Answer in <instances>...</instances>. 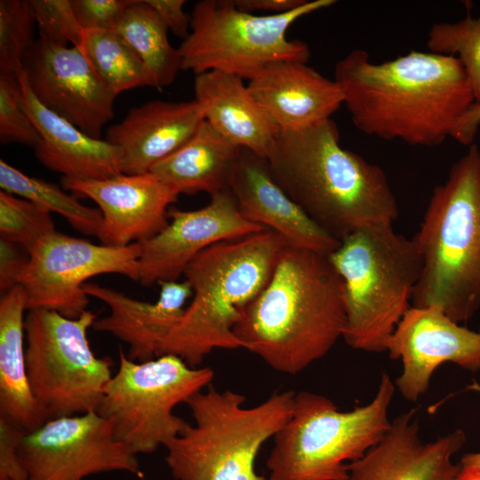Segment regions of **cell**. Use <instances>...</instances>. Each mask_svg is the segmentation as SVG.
<instances>
[{
  "label": "cell",
  "instance_id": "obj_1",
  "mask_svg": "<svg viewBox=\"0 0 480 480\" xmlns=\"http://www.w3.org/2000/svg\"><path fill=\"white\" fill-rule=\"evenodd\" d=\"M334 80L359 131L414 146L442 144L475 103L460 60L431 52L373 63L356 49L337 61Z\"/></svg>",
  "mask_w": 480,
  "mask_h": 480
},
{
  "label": "cell",
  "instance_id": "obj_2",
  "mask_svg": "<svg viewBox=\"0 0 480 480\" xmlns=\"http://www.w3.org/2000/svg\"><path fill=\"white\" fill-rule=\"evenodd\" d=\"M345 324L343 280L328 255L287 244L234 333L272 369L294 375L324 357Z\"/></svg>",
  "mask_w": 480,
  "mask_h": 480
},
{
  "label": "cell",
  "instance_id": "obj_3",
  "mask_svg": "<svg viewBox=\"0 0 480 480\" xmlns=\"http://www.w3.org/2000/svg\"><path fill=\"white\" fill-rule=\"evenodd\" d=\"M286 194L340 241L376 223H393L399 208L383 169L345 149L333 120L280 131L267 157Z\"/></svg>",
  "mask_w": 480,
  "mask_h": 480
},
{
  "label": "cell",
  "instance_id": "obj_4",
  "mask_svg": "<svg viewBox=\"0 0 480 480\" xmlns=\"http://www.w3.org/2000/svg\"><path fill=\"white\" fill-rule=\"evenodd\" d=\"M287 244L267 228L216 243L197 254L183 274L192 300L162 341L158 356L174 355L197 367L214 349L241 348L234 328L267 285Z\"/></svg>",
  "mask_w": 480,
  "mask_h": 480
},
{
  "label": "cell",
  "instance_id": "obj_5",
  "mask_svg": "<svg viewBox=\"0 0 480 480\" xmlns=\"http://www.w3.org/2000/svg\"><path fill=\"white\" fill-rule=\"evenodd\" d=\"M414 240L421 272L412 306L468 322L480 309V149L471 144L432 192Z\"/></svg>",
  "mask_w": 480,
  "mask_h": 480
},
{
  "label": "cell",
  "instance_id": "obj_6",
  "mask_svg": "<svg viewBox=\"0 0 480 480\" xmlns=\"http://www.w3.org/2000/svg\"><path fill=\"white\" fill-rule=\"evenodd\" d=\"M328 258L344 284L342 339L356 350L387 351L421 272L414 240L396 232L393 223L372 224L342 238Z\"/></svg>",
  "mask_w": 480,
  "mask_h": 480
},
{
  "label": "cell",
  "instance_id": "obj_7",
  "mask_svg": "<svg viewBox=\"0 0 480 480\" xmlns=\"http://www.w3.org/2000/svg\"><path fill=\"white\" fill-rule=\"evenodd\" d=\"M295 392L275 393L244 406L246 397L209 385L185 404L194 424L165 445L175 480H268L255 470L262 445L289 420Z\"/></svg>",
  "mask_w": 480,
  "mask_h": 480
},
{
  "label": "cell",
  "instance_id": "obj_8",
  "mask_svg": "<svg viewBox=\"0 0 480 480\" xmlns=\"http://www.w3.org/2000/svg\"><path fill=\"white\" fill-rule=\"evenodd\" d=\"M395 390L390 376L382 372L372 400L351 411H340L322 395L295 393L292 414L273 437L268 480H349L348 464L389 429Z\"/></svg>",
  "mask_w": 480,
  "mask_h": 480
},
{
  "label": "cell",
  "instance_id": "obj_9",
  "mask_svg": "<svg viewBox=\"0 0 480 480\" xmlns=\"http://www.w3.org/2000/svg\"><path fill=\"white\" fill-rule=\"evenodd\" d=\"M335 2L307 1L288 13L258 15L239 9L235 0L199 1L192 10L189 34L178 48L181 69L196 76L220 71L251 80L272 63H307L308 45L289 39L287 30L301 17Z\"/></svg>",
  "mask_w": 480,
  "mask_h": 480
},
{
  "label": "cell",
  "instance_id": "obj_10",
  "mask_svg": "<svg viewBox=\"0 0 480 480\" xmlns=\"http://www.w3.org/2000/svg\"><path fill=\"white\" fill-rule=\"evenodd\" d=\"M210 367H191L174 355L145 362L119 352V366L106 384L97 412L116 436L138 453H151L189 425L173 409L212 381Z\"/></svg>",
  "mask_w": 480,
  "mask_h": 480
},
{
  "label": "cell",
  "instance_id": "obj_11",
  "mask_svg": "<svg viewBox=\"0 0 480 480\" xmlns=\"http://www.w3.org/2000/svg\"><path fill=\"white\" fill-rule=\"evenodd\" d=\"M96 315L68 318L47 309L25 317L26 366L30 388L45 419L96 412L112 377V363L97 357L87 332Z\"/></svg>",
  "mask_w": 480,
  "mask_h": 480
},
{
  "label": "cell",
  "instance_id": "obj_12",
  "mask_svg": "<svg viewBox=\"0 0 480 480\" xmlns=\"http://www.w3.org/2000/svg\"><path fill=\"white\" fill-rule=\"evenodd\" d=\"M140 243L124 247L95 244L54 231L28 254L17 279L27 309H47L76 318L87 309L84 284L93 276L120 274L138 282Z\"/></svg>",
  "mask_w": 480,
  "mask_h": 480
},
{
  "label": "cell",
  "instance_id": "obj_13",
  "mask_svg": "<svg viewBox=\"0 0 480 480\" xmlns=\"http://www.w3.org/2000/svg\"><path fill=\"white\" fill-rule=\"evenodd\" d=\"M136 455L97 412L49 420L19 447L28 480H83L112 471L141 476Z\"/></svg>",
  "mask_w": 480,
  "mask_h": 480
},
{
  "label": "cell",
  "instance_id": "obj_14",
  "mask_svg": "<svg viewBox=\"0 0 480 480\" xmlns=\"http://www.w3.org/2000/svg\"><path fill=\"white\" fill-rule=\"evenodd\" d=\"M22 72L36 99L84 133L101 139L114 116L116 94L75 46L38 37L27 50Z\"/></svg>",
  "mask_w": 480,
  "mask_h": 480
},
{
  "label": "cell",
  "instance_id": "obj_15",
  "mask_svg": "<svg viewBox=\"0 0 480 480\" xmlns=\"http://www.w3.org/2000/svg\"><path fill=\"white\" fill-rule=\"evenodd\" d=\"M387 351L403 365L395 387L404 399L416 402L428 390L439 365L452 363L470 372L480 370V328L469 330L436 307L411 306Z\"/></svg>",
  "mask_w": 480,
  "mask_h": 480
},
{
  "label": "cell",
  "instance_id": "obj_16",
  "mask_svg": "<svg viewBox=\"0 0 480 480\" xmlns=\"http://www.w3.org/2000/svg\"><path fill=\"white\" fill-rule=\"evenodd\" d=\"M168 218L159 233L140 243L138 283L143 285L176 281L209 246L267 229L241 214L229 189L211 196L208 204L200 209L169 210Z\"/></svg>",
  "mask_w": 480,
  "mask_h": 480
},
{
  "label": "cell",
  "instance_id": "obj_17",
  "mask_svg": "<svg viewBox=\"0 0 480 480\" xmlns=\"http://www.w3.org/2000/svg\"><path fill=\"white\" fill-rule=\"evenodd\" d=\"M65 188L92 199L102 214L101 244L124 247L144 242L169 222V206L179 194L151 172L121 173L100 180L62 179Z\"/></svg>",
  "mask_w": 480,
  "mask_h": 480
},
{
  "label": "cell",
  "instance_id": "obj_18",
  "mask_svg": "<svg viewBox=\"0 0 480 480\" xmlns=\"http://www.w3.org/2000/svg\"><path fill=\"white\" fill-rule=\"evenodd\" d=\"M465 441V433L456 429L423 443L416 409H411L396 417L362 458L348 464L349 480H453L460 466L452 456Z\"/></svg>",
  "mask_w": 480,
  "mask_h": 480
},
{
  "label": "cell",
  "instance_id": "obj_19",
  "mask_svg": "<svg viewBox=\"0 0 480 480\" xmlns=\"http://www.w3.org/2000/svg\"><path fill=\"white\" fill-rule=\"evenodd\" d=\"M228 189L246 220L279 234L289 245L325 255L339 246L340 241L315 222L276 181L267 158L242 148Z\"/></svg>",
  "mask_w": 480,
  "mask_h": 480
},
{
  "label": "cell",
  "instance_id": "obj_20",
  "mask_svg": "<svg viewBox=\"0 0 480 480\" xmlns=\"http://www.w3.org/2000/svg\"><path fill=\"white\" fill-rule=\"evenodd\" d=\"M204 120L196 100H154L132 108L108 129L105 140L119 149L122 173H146L190 139Z\"/></svg>",
  "mask_w": 480,
  "mask_h": 480
},
{
  "label": "cell",
  "instance_id": "obj_21",
  "mask_svg": "<svg viewBox=\"0 0 480 480\" xmlns=\"http://www.w3.org/2000/svg\"><path fill=\"white\" fill-rule=\"evenodd\" d=\"M247 88L280 131L301 130L331 119L343 104L335 80L305 62L272 63L249 80Z\"/></svg>",
  "mask_w": 480,
  "mask_h": 480
},
{
  "label": "cell",
  "instance_id": "obj_22",
  "mask_svg": "<svg viewBox=\"0 0 480 480\" xmlns=\"http://www.w3.org/2000/svg\"><path fill=\"white\" fill-rule=\"evenodd\" d=\"M155 302L142 301L114 289L86 283L84 290L88 296L106 303L109 315L94 321L92 328L112 334L125 342L127 356L136 362H145L158 356L159 347L182 317L188 299L193 295L190 284L164 281Z\"/></svg>",
  "mask_w": 480,
  "mask_h": 480
},
{
  "label": "cell",
  "instance_id": "obj_23",
  "mask_svg": "<svg viewBox=\"0 0 480 480\" xmlns=\"http://www.w3.org/2000/svg\"><path fill=\"white\" fill-rule=\"evenodd\" d=\"M18 76L25 110L40 136L36 156L44 167L72 180H100L122 173L117 148L89 136L46 108L32 93L24 73Z\"/></svg>",
  "mask_w": 480,
  "mask_h": 480
},
{
  "label": "cell",
  "instance_id": "obj_24",
  "mask_svg": "<svg viewBox=\"0 0 480 480\" xmlns=\"http://www.w3.org/2000/svg\"><path fill=\"white\" fill-rule=\"evenodd\" d=\"M195 100L204 120L232 144L267 158L279 128L251 95L243 79L220 71L196 75Z\"/></svg>",
  "mask_w": 480,
  "mask_h": 480
},
{
  "label": "cell",
  "instance_id": "obj_25",
  "mask_svg": "<svg viewBox=\"0 0 480 480\" xmlns=\"http://www.w3.org/2000/svg\"><path fill=\"white\" fill-rule=\"evenodd\" d=\"M241 149L204 120L190 139L149 172L179 195L206 192L212 196L228 189Z\"/></svg>",
  "mask_w": 480,
  "mask_h": 480
},
{
  "label": "cell",
  "instance_id": "obj_26",
  "mask_svg": "<svg viewBox=\"0 0 480 480\" xmlns=\"http://www.w3.org/2000/svg\"><path fill=\"white\" fill-rule=\"evenodd\" d=\"M26 295L16 284L0 300V416L30 432L46 420L30 388L26 366Z\"/></svg>",
  "mask_w": 480,
  "mask_h": 480
},
{
  "label": "cell",
  "instance_id": "obj_27",
  "mask_svg": "<svg viewBox=\"0 0 480 480\" xmlns=\"http://www.w3.org/2000/svg\"><path fill=\"white\" fill-rule=\"evenodd\" d=\"M135 52L148 71L154 87L174 82L181 70L179 49L168 38V28L145 0H133L114 29Z\"/></svg>",
  "mask_w": 480,
  "mask_h": 480
},
{
  "label": "cell",
  "instance_id": "obj_28",
  "mask_svg": "<svg viewBox=\"0 0 480 480\" xmlns=\"http://www.w3.org/2000/svg\"><path fill=\"white\" fill-rule=\"evenodd\" d=\"M1 190L28 199L50 212L61 215L74 228L98 236L102 214L99 208L81 204L59 186L28 176L3 159L0 160Z\"/></svg>",
  "mask_w": 480,
  "mask_h": 480
},
{
  "label": "cell",
  "instance_id": "obj_29",
  "mask_svg": "<svg viewBox=\"0 0 480 480\" xmlns=\"http://www.w3.org/2000/svg\"><path fill=\"white\" fill-rule=\"evenodd\" d=\"M81 51L100 78L116 95L138 87H154L140 59L114 30H85Z\"/></svg>",
  "mask_w": 480,
  "mask_h": 480
},
{
  "label": "cell",
  "instance_id": "obj_30",
  "mask_svg": "<svg viewBox=\"0 0 480 480\" xmlns=\"http://www.w3.org/2000/svg\"><path fill=\"white\" fill-rule=\"evenodd\" d=\"M431 52L457 57L469 81L475 103L480 104V16L457 22L434 23L428 33Z\"/></svg>",
  "mask_w": 480,
  "mask_h": 480
},
{
  "label": "cell",
  "instance_id": "obj_31",
  "mask_svg": "<svg viewBox=\"0 0 480 480\" xmlns=\"http://www.w3.org/2000/svg\"><path fill=\"white\" fill-rule=\"evenodd\" d=\"M55 230L51 212L22 197L0 191L1 238L21 246L28 254Z\"/></svg>",
  "mask_w": 480,
  "mask_h": 480
},
{
  "label": "cell",
  "instance_id": "obj_32",
  "mask_svg": "<svg viewBox=\"0 0 480 480\" xmlns=\"http://www.w3.org/2000/svg\"><path fill=\"white\" fill-rule=\"evenodd\" d=\"M36 20L29 0L0 1V74L19 76L33 38Z\"/></svg>",
  "mask_w": 480,
  "mask_h": 480
},
{
  "label": "cell",
  "instance_id": "obj_33",
  "mask_svg": "<svg viewBox=\"0 0 480 480\" xmlns=\"http://www.w3.org/2000/svg\"><path fill=\"white\" fill-rule=\"evenodd\" d=\"M0 141L34 148L40 141L39 133L25 110L17 75L0 74Z\"/></svg>",
  "mask_w": 480,
  "mask_h": 480
},
{
  "label": "cell",
  "instance_id": "obj_34",
  "mask_svg": "<svg viewBox=\"0 0 480 480\" xmlns=\"http://www.w3.org/2000/svg\"><path fill=\"white\" fill-rule=\"evenodd\" d=\"M39 37L82 50L85 30L79 25L70 0H29Z\"/></svg>",
  "mask_w": 480,
  "mask_h": 480
},
{
  "label": "cell",
  "instance_id": "obj_35",
  "mask_svg": "<svg viewBox=\"0 0 480 480\" xmlns=\"http://www.w3.org/2000/svg\"><path fill=\"white\" fill-rule=\"evenodd\" d=\"M133 0H70L75 16L84 30H113Z\"/></svg>",
  "mask_w": 480,
  "mask_h": 480
},
{
  "label": "cell",
  "instance_id": "obj_36",
  "mask_svg": "<svg viewBox=\"0 0 480 480\" xmlns=\"http://www.w3.org/2000/svg\"><path fill=\"white\" fill-rule=\"evenodd\" d=\"M28 431L0 416V480H28L20 462L19 447Z\"/></svg>",
  "mask_w": 480,
  "mask_h": 480
},
{
  "label": "cell",
  "instance_id": "obj_37",
  "mask_svg": "<svg viewBox=\"0 0 480 480\" xmlns=\"http://www.w3.org/2000/svg\"><path fill=\"white\" fill-rule=\"evenodd\" d=\"M21 246L0 240V289L4 293L17 284V279L28 262V256H25ZM25 251V250H24Z\"/></svg>",
  "mask_w": 480,
  "mask_h": 480
},
{
  "label": "cell",
  "instance_id": "obj_38",
  "mask_svg": "<svg viewBox=\"0 0 480 480\" xmlns=\"http://www.w3.org/2000/svg\"><path fill=\"white\" fill-rule=\"evenodd\" d=\"M168 30L184 40L190 31V18L184 12L185 0H145Z\"/></svg>",
  "mask_w": 480,
  "mask_h": 480
},
{
  "label": "cell",
  "instance_id": "obj_39",
  "mask_svg": "<svg viewBox=\"0 0 480 480\" xmlns=\"http://www.w3.org/2000/svg\"><path fill=\"white\" fill-rule=\"evenodd\" d=\"M306 2L307 0H235L236 6L243 11L252 13L264 12H268V15L291 12Z\"/></svg>",
  "mask_w": 480,
  "mask_h": 480
},
{
  "label": "cell",
  "instance_id": "obj_40",
  "mask_svg": "<svg viewBox=\"0 0 480 480\" xmlns=\"http://www.w3.org/2000/svg\"><path fill=\"white\" fill-rule=\"evenodd\" d=\"M480 125V104L474 103L459 120L452 138L463 145L470 146Z\"/></svg>",
  "mask_w": 480,
  "mask_h": 480
},
{
  "label": "cell",
  "instance_id": "obj_41",
  "mask_svg": "<svg viewBox=\"0 0 480 480\" xmlns=\"http://www.w3.org/2000/svg\"><path fill=\"white\" fill-rule=\"evenodd\" d=\"M470 390L476 391L480 395V383L474 381L468 387ZM460 466L480 468V452L466 453L460 460Z\"/></svg>",
  "mask_w": 480,
  "mask_h": 480
},
{
  "label": "cell",
  "instance_id": "obj_42",
  "mask_svg": "<svg viewBox=\"0 0 480 480\" xmlns=\"http://www.w3.org/2000/svg\"><path fill=\"white\" fill-rule=\"evenodd\" d=\"M453 480H480V468L460 466Z\"/></svg>",
  "mask_w": 480,
  "mask_h": 480
}]
</instances>
